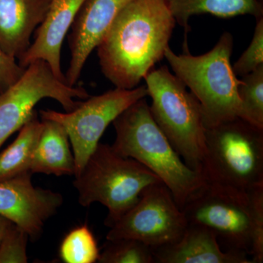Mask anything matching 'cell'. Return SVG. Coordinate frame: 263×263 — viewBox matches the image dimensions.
<instances>
[{"label":"cell","instance_id":"obj_1","mask_svg":"<svg viewBox=\"0 0 263 263\" xmlns=\"http://www.w3.org/2000/svg\"><path fill=\"white\" fill-rule=\"evenodd\" d=\"M176 23L166 0H131L97 46L103 75L119 89L138 86L164 58Z\"/></svg>","mask_w":263,"mask_h":263},{"label":"cell","instance_id":"obj_2","mask_svg":"<svg viewBox=\"0 0 263 263\" xmlns=\"http://www.w3.org/2000/svg\"><path fill=\"white\" fill-rule=\"evenodd\" d=\"M112 123L117 135L114 149L157 175L182 209L205 179L189 167L174 149L154 120L146 98L128 107Z\"/></svg>","mask_w":263,"mask_h":263},{"label":"cell","instance_id":"obj_3","mask_svg":"<svg viewBox=\"0 0 263 263\" xmlns=\"http://www.w3.org/2000/svg\"><path fill=\"white\" fill-rule=\"evenodd\" d=\"M233 50V35L224 32L211 51L200 56L189 51L178 55L170 46L164 52L174 75L200 103L205 128L238 117L242 80L231 65Z\"/></svg>","mask_w":263,"mask_h":263},{"label":"cell","instance_id":"obj_4","mask_svg":"<svg viewBox=\"0 0 263 263\" xmlns=\"http://www.w3.org/2000/svg\"><path fill=\"white\" fill-rule=\"evenodd\" d=\"M161 181L138 161L99 143L73 185L83 207L99 202L108 209L105 224L110 228L136 205L146 186Z\"/></svg>","mask_w":263,"mask_h":263},{"label":"cell","instance_id":"obj_5","mask_svg":"<svg viewBox=\"0 0 263 263\" xmlns=\"http://www.w3.org/2000/svg\"><path fill=\"white\" fill-rule=\"evenodd\" d=\"M144 80L154 120L186 165L202 175L205 127L198 100L167 66L154 68Z\"/></svg>","mask_w":263,"mask_h":263},{"label":"cell","instance_id":"obj_6","mask_svg":"<svg viewBox=\"0 0 263 263\" xmlns=\"http://www.w3.org/2000/svg\"><path fill=\"white\" fill-rule=\"evenodd\" d=\"M202 175L248 192L263 185V129L235 117L205 128Z\"/></svg>","mask_w":263,"mask_h":263},{"label":"cell","instance_id":"obj_7","mask_svg":"<svg viewBox=\"0 0 263 263\" xmlns=\"http://www.w3.org/2000/svg\"><path fill=\"white\" fill-rule=\"evenodd\" d=\"M181 210L188 224L212 232L223 250L251 258L252 206L249 191L205 180Z\"/></svg>","mask_w":263,"mask_h":263},{"label":"cell","instance_id":"obj_8","mask_svg":"<svg viewBox=\"0 0 263 263\" xmlns=\"http://www.w3.org/2000/svg\"><path fill=\"white\" fill-rule=\"evenodd\" d=\"M89 97L82 86H70L56 77L47 62H32L21 79L0 95V148L28 122L35 112L34 107L43 99H53L70 112L81 103L76 99Z\"/></svg>","mask_w":263,"mask_h":263},{"label":"cell","instance_id":"obj_9","mask_svg":"<svg viewBox=\"0 0 263 263\" xmlns=\"http://www.w3.org/2000/svg\"><path fill=\"white\" fill-rule=\"evenodd\" d=\"M148 96L146 86L134 89L116 88L104 94L89 97L73 110L66 113L40 110L41 119L60 123L65 128L72 146L77 176L100 143L104 132L128 107Z\"/></svg>","mask_w":263,"mask_h":263},{"label":"cell","instance_id":"obj_10","mask_svg":"<svg viewBox=\"0 0 263 263\" xmlns=\"http://www.w3.org/2000/svg\"><path fill=\"white\" fill-rule=\"evenodd\" d=\"M187 226L171 190L161 181L143 190L136 205L110 227L106 240L133 238L158 248L177 241Z\"/></svg>","mask_w":263,"mask_h":263},{"label":"cell","instance_id":"obj_11","mask_svg":"<svg viewBox=\"0 0 263 263\" xmlns=\"http://www.w3.org/2000/svg\"><path fill=\"white\" fill-rule=\"evenodd\" d=\"M30 172L0 181V215L22 228L29 239L37 240L46 221L63 204L61 194L36 187Z\"/></svg>","mask_w":263,"mask_h":263},{"label":"cell","instance_id":"obj_12","mask_svg":"<svg viewBox=\"0 0 263 263\" xmlns=\"http://www.w3.org/2000/svg\"><path fill=\"white\" fill-rule=\"evenodd\" d=\"M131 0H86L71 27L68 37L70 61L65 81L76 86L91 52L110 24Z\"/></svg>","mask_w":263,"mask_h":263},{"label":"cell","instance_id":"obj_13","mask_svg":"<svg viewBox=\"0 0 263 263\" xmlns=\"http://www.w3.org/2000/svg\"><path fill=\"white\" fill-rule=\"evenodd\" d=\"M86 0H51L44 20L35 32L34 42L18 59V64L26 67L37 60L47 62L52 72L65 81L62 70L61 51L64 39Z\"/></svg>","mask_w":263,"mask_h":263},{"label":"cell","instance_id":"obj_14","mask_svg":"<svg viewBox=\"0 0 263 263\" xmlns=\"http://www.w3.org/2000/svg\"><path fill=\"white\" fill-rule=\"evenodd\" d=\"M51 0H0V48L20 58L31 45V36L42 23Z\"/></svg>","mask_w":263,"mask_h":263},{"label":"cell","instance_id":"obj_15","mask_svg":"<svg viewBox=\"0 0 263 263\" xmlns=\"http://www.w3.org/2000/svg\"><path fill=\"white\" fill-rule=\"evenodd\" d=\"M153 254L155 263H252L250 257L223 250L207 228L190 224L177 241L153 249Z\"/></svg>","mask_w":263,"mask_h":263},{"label":"cell","instance_id":"obj_16","mask_svg":"<svg viewBox=\"0 0 263 263\" xmlns=\"http://www.w3.org/2000/svg\"><path fill=\"white\" fill-rule=\"evenodd\" d=\"M41 121L42 132L33 155L30 172L56 176H74L75 158L65 128L55 121Z\"/></svg>","mask_w":263,"mask_h":263},{"label":"cell","instance_id":"obj_17","mask_svg":"<svg viewBox=\"0 0 263 263\" xmlns=\"http://www.w3.org/2000/svg\"><path fill=\"white\" fill-rule=\"evenodd\" d=\"M176 22L190 31L189 21L193 15L212 14L220 18L250 15L256 19L263 17L260 0H166Z\"/></svg>","mask_w":263,"mask_h":263},{"label":"cell","instance_id":"obj_18","mask_svg":"<svg viewBox=\"0 0 263 263\" xmlns=\"http://www.w3.org/2000/svg\"><path fill=\"white\" fill-rule=\"evenodd\" d=\"M42 129V121L38 119L35 110L28 122L21 128L15 141L0 153V181L30 172L33 155Z\"/></svg>","mask_w":263,"mask_h":263},{"label":"cell","instance_id":"obj_19","mask_svg":"<svg viewBox=\"0 0 263 263\" xmlns=\"http://www.w3.org/2000/svg\"><path fill=\"white\" fill-rule=\"evenodd\" d=\"M242 78L238 117L263 129V65Z\"/></svg>","mask_w":263,"mask_h":263},{"label":"cell","instance_id":"obj_20","mask_svg":"<svg viewBox=\"0 0 263 263\" xmlns=\"http://www.w3.org/2000/svg\"><path fill=\"white\" fill-rule=\"evenodd\" d=\"M99 255L98 243L86 224L70 230L60 247V259L65 263H95Z\"/></svg>","mask_w":263,"mask_h":263},{"label":"cell","instance_id":"obj_21","mask_svg":"<svg viewBox=\"0 0 263 263\" xmlns=\"http://www.w3.org/2000/svg\"><path fill=\"white\" fill-rule=\"evenodd\" d=\"M99 263H155L153 249L141 240L120 238L107 240Z\"/></svg>","mask_w":263,"mask_h":263},{"label":"cell","instance_id":"obj_22","mask_svg":"<svg viewBox=\"0 0 263 263\" xmlns=\"http://www.w3.org/2000/svg\"><path fill=\"white\" fill-rule=\"evenodd\" d=\"M29 237L22 228L10 222L0 243V263H27Z\"/></svg>","mask_w":263,"mask_h":263},{"label":"cell","instance_id":"obj_23","mask_svg":"<svg viewBox=\"0 0 263 263\" xmlns=\"http://www.w3.org/2000/svg\"><path fill=\"white\" fill-rule=\"evenodd\" d=\"M252 206V263L263 262V185L249 190Z\"/></svg>","mask_w":263,"mask_h":263},{"label":"cell","instance_id":"obj_24","mask_svg":"<svg viewBox=\"0 0 263 263\" xmlns=\"http://www.w3.org/2000/svg\"><path fill=\"white\" fill-rule=\"evenodd\" d=\"M263 65V17L257 19L249 47L233 66L235 75L243 77Z\"/></svg>","mask_w":263,"mask_h":263},{"label":"cell","instance_id":"obj_25","mask_svg":"<svg viewBox=\"0 0 263 263\" xmlns=\"http://www.w3.org/2000/svg\"><path fill=\"white\" fill-rule=\"evenodd\" d=\"M25 69L0 48V95L21 79Z\"/></svg>","mask_w":263,"mask_h":263},{"label":"cell","instance_id":"obj_26","mask_svg":"<svg viewBox=\"0 0 263 263\" xmlns=\"http://www.w3.org/2000/svg\"><path fill=\"white\" fill-rule=\"evenodd\" d=\"M10 222H12V221H10L9 219L0 215V243H1L5 231H6L8 227L9 226Z\"/></svg>","mask_w":263,"mask_h":263}]
</instances>
